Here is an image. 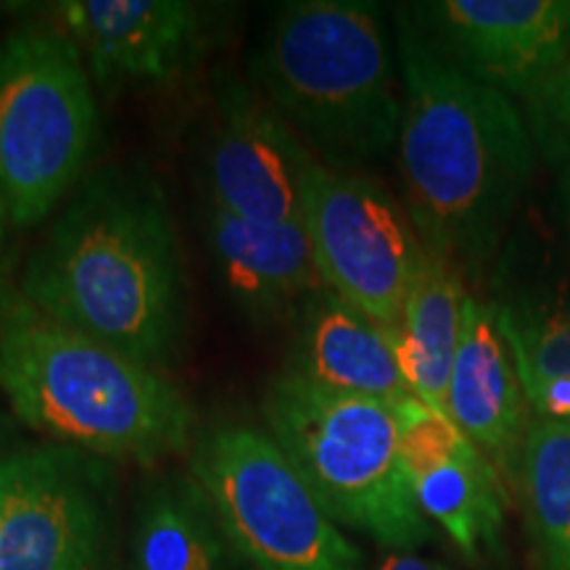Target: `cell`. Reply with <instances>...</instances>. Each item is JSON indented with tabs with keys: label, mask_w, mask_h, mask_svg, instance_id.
<instances>
[{
	"label": "cell",
	"mask_w": 570,
	"mask_h": 570,
	"mask_svg": "<svg viewBox=\"0 0 570 570\" xmlns=\"http://www.w3.org/2000/svg\"><path fill=\"white\" fill-rule=\"evenodd\" d=\"M98 101L80 48L56 27L0 38V196L21 230L46 223L88 175Z\"/></svg>",
	"instance_id": "6"
},
{
	"label": "cell",
	"mask_w": 570,
	"mask_h": 570,
	"mask_svg": "<svg viewBox=\"0 0 570 570\" xmlns=\"http://www.w3.org/2000/svg\"><path fill=\"white\" fill-rule=\"evenodd\" d=\"M0 396L53 444L156 465L196 444V410L159 370L0 291Z\"/></svg>",
	"instance_id": "3"
},
{
	"label": "cell",
	"mask_w": 570,
	"mask_h": 570,
	"mask_svg": "<svg viewBox=\"0 0 570 570\" xmlns=\"http://www.w3.org/2000/svg\"><path fill=\"white\" fill-rule=\"evenodd\" d=\"M404 17L433 53L510 98H523L570 42V0H436Z\"/></svg>",
	"instance_id": "11"
},
{
	"label": "cell",
	"mask_w": 570,
	"mask_h": 570,
	"mask_svg": "<svg viewBox=\"0 0 570 570\" xmlns=\"http://www.w3.org/2000/svg\"><path fill=\"white\" fill-rule=\"evenodd\" d=\"M304 227L325 288L396 331L425 252L407 209L373 177L317 161L306 177Z\"/></svg>",
	"instance_id": "9"
},
{
	"label": "cell",
	"mask_w": 570,
	"mask_h": 570,
	"mask_svg": "<svg viewBox=\"0 0 570 570\" xmlns=\"http://www.w3.org/2000/svg\"><path fill=\"white\" fill-rule=\"evenodd\" d=\"M399 63L404 209L428 252L475 277L529 188V122L515 98L470 80L407 24L399 32Z\"/></svg>",
	"instance_id": "2"
},
{
	"label": "cell",
	"mask_w": 570,
	"mask_h": 570,
	"mask_svg": "<svg viewBox=\"0 0 570 570\" xmlns=\"http://www.w3.org/2000/svg\"><path fill=\"white\" fill-rule=\"evenodd\" d=\"M497 320L523 394L554 377H570V298L499 304Z\"/></svg>",
	"instance_id": "20"
},
{
	"label": "cell",
	"mask_w": 570,
	"mask_h": 570,
	"mask_svg": "<svg viewBox=\"0 0 570 570\" xmlns=\"http://www.w3.org/2000/svg\"><path fill=\"white\" fill-rule=\"evenodd\" d=\"M560 198H562V209H566V219H568V227H570V169H568V173H562Z\"/></svg>",
	"instance_id": "24"
},
{
	"label": "cell",
	"mask_w": 570,
	"mask_h": 570,
	"mask_svg": "<svg viewBox=\"0 0 570 570\" xmlns=\"http://www.w3.org/2000/svg\"><path fill=\"white\" fill-rule=\"evenodd\" d=\"M468 296L465 275L444 256L425 248L394 341L412 394L436 412L446 410V386L458 356Z\"/></svg>",
	"instance_id": "17"
},
{
	"label": "cell",
	"mask_w": 570,
	"mask_h": 570,
	"mask_svg": "<svg viewBox=\"0 0 570 570\" xmlns=\"http://www.w3.org/2000/svg\"><path fill=\"white\" fill-rule=\"evenodd\" d=\"M518 489L541 570H570V425L531 420Z\"/></svg>",
	"instance_id": "19"
},
{
	"label": "cell",
	"mask_w": 570,
	"mask_h": 570,
	"mask_svg": "<svg viewBox=\"0 0 570 570\" xmlns=\"http://www.w3.org/2000/svg\"><path fill=\"white\" fill-rule=\"evenodd\" d=\"M525 122L539 151L552 164L570 169V42L558 63L520 98Z\"/></svg>",
	"instance_id": "21"
},
{
	"label": "cell",
	"mask_w": 570,
	"mask_h": 570,
	"mask_svg": "<svg viewBox=\"0 0 570 570\" xmlns=\"http://www.w3.org/2000/svg\"><path fill=\"white\" fill-rule=\"evenodd\" d=\"M233 552L194 475H164L142 494L130 570H233Z\"/></svg>",
	"instance_id": "18"
},
{
	"label": "cell",
	"mask_w": 570,
	"mask_h": 570,
	"mask_svg": "<svg viewBox=\"0 0 570 570\" xmlns=\"http://www.w3.org/2000/svg\"><path fill=\"white\" fill-rule=\"evenodd\" d=\"M188 473L238 560L254 570H362L360 547L267 431L223 423L190 449Z\"/></svg>",
	"instance_id": "7"
},
{
	"label": "cell",
	"mask_w": 570,
	"mask_h": 570,
	"mask_svg": "<svg viewBox=\"0 0 570 570\" xmlns=\"http://www.w3.org/2000/svg\"><path fill=\"white\" fill-rule=\"evenodd\" d=\"M497 306L468 296L462 336L446 386V417L473 441L504 487L520 483L531 420Z\"/></svg>",
	"instance_id": "14"
},
{
	"label": "cell",
	"mask_w": 570,
	"mask_h": 570,
	"mask_svg": "<svg viewBox=\"0 0 570 570\" xmlns=\"http://www.w3.org/2000/svg\"><path fill=\"white\" fill-rule=\"evenodd\" d=\"M53 27L80 48L96 88H154L194 67L204 9L188 0H61Z\"/></svg>",
	"instance_id": "13"
},
{
	"label": "cell",
	"mask_w": 570,
	"mask_h": 570,
	"mask_svg": "<svg viewBox=\"0 0 570 570\" xmlns=\"http://www.w3.org/2000/svg\"><path fill=\"white\" fill-rule=\"evenodd\" d=\"M262 412L269 436L338 525L394 552L428 544L433 531L404 468L396 404L336 394L285 370Z\"/></svg>",
	"instance_id": "5"
},
{
	"label": "cell",
	"mask_w": 570,
	"mask_h": 570,
	"mask_svg": "<svg viewBox=\"0 0 570 570\" xmlns=\"http://www.w3.org/2000/svg\"><path fill=\"white\" fill-rule=\"evenodd\" d=\"M3 444H6V417H3V412H0V449H3Z\"/></svg>",
	"instance_id": "26"
},
{
	"label": "cell",
	"mask_w": 570,
	"mask_h": 570,
	"mask_svg": "<svg viewBox=\"0 0 570 570\" xmlns=\"http://www.w3.org/2000/svg\"><path fill=\"white\" fill-rule=\"evenodd\" d=\"M0 570H117L114 462L63 444L6 454Z\"/></svg>",
	"instance_id": "8"
},
{
	"label": "cell",
	"mask_w": 570,
	"mask_h": 570,
	"mask_svg": "<svg viewBox=\"0 0 570 570\" xmlns=\"http://www.w3.org/2000/svg\"><path fill=\"white\" fill-rule=\"evenodd\" d=\"M19 296L140 365L169 367L188 331V277L159 185L125 167L85 175L27 259Z\"/></svg>",
	"instance_id": "1"
},
{
	"label": "cell",
	"mask_w": 570,
	"mask_h": 570,
	"mask_svg": "<svg viewBox=\"0 0 570 570\" xmlns=\"http://www.w3.org/2000/svg\"><path fill=\"white\" fill-rule=\"evenodd\" d=\"M206 244L235 306L259 323L304 309L325 288L304 223H259L206 206Z\"/></svg>",
	"instance_id": "15"
},
{
	"label": "cell",
	"mask_w": 570,
	"mask_h": 570,
	"mask_svg": "<svg viewBox=\"0 0 570 570\" xmlns=\"http://www.w3.org/2000/svg\"><path fill=\"white\" fill-rule=\"evenodd\" d=\"M402 460L412 494L470 562L502 554L508 487L465 433L444 412L420 399L396 404Z\"/></svg>",
	"instance_id": "12"
},
{
	"label": "cell",
	"mask_w": 570,
	"mask_h": 570,
	"mask_svg": "<svg viewBox=\"0 0 570 570\" xmlns=\"http://www.w3.org/2000/svg\"><path fill=\"white\" fill-rule=\"evenodd\" d=\"M17 9H19L17 3H0V21H3V19H9L11 13L17 11Z\"/></svg>",
	"instance_id": "25"
},
{
	"label": "cell",
	"mask_w": 570,
	"mask_h": 570,
	"mask_svg": "<svg viewBox=\"0 0 570 570\" xmlns=\"http://www.w3.org/2000/svg\"><path fill=\"white\" fill-rule=\"evenodd\" d=\"M6 223H11V219H9V206H6L3 196H0V269H3V240H6Z\"/></svg>",
	"instance_id": "23"
},
{
	"label": "cell",
	"mask_w": 570,
	"mask_h": 570,
	"mask_svg": "<svg viewBox=\"0 0 570 570\" xmlns=\"http://www.w3.org/2000/svg\"><path fill=\"white\" fill-rule=\"evenodd\" d=\"M252 82L325 167L360 173L396 146L402 92L381 6H283L254 56Z\"/></svg>",
	"instance_id": "4"
},
{
	"label": "cell",
	"mask_w": 570,
	"mask_h": 570,
	"mask_svg": "<svg viewBox=\"0 0 570 570\" xmlns=\"http://www.w3.org/2000/svg\"><path fill=\"white\" fill-rule=\"evenodd\" d=\"M381 570H449V568L441 566V562L420 558L415 552H394L383 560Z\"/></svg>",
	"instance_id": "22"
},
{
	"label": "cell",
	"mask_w": 570,
	"mask_h": 570,
	"mask_svg": "<svg viewBox=\"0 0 570 570\" xmlns=\"http://www.w3.org/2000/svg\"><path fill=\"white\" fill-rule=\"evenodd\" d=\"M317 156L254 82L225 80L204 135L206 206L259 219L304 223L306 177Z\"/></svg>",
	"instance_id": "10"
},
{
	"label": "cell",
	"mask_w": 570,
	"mask_h": 570,
	"mask_svg": "<svg viewBox=\"0 0 570 570\" xmlns=\"http://www.w3.org/2000/svg\"><path fill=\"white\" fill-rule=\"evenodd\" d=\"M288 373L336 394L399 404L412 399L396 354L394 331L323 288L298 312Z\"/></svg>",
	"instance_id": "16"
}]
</instances>
